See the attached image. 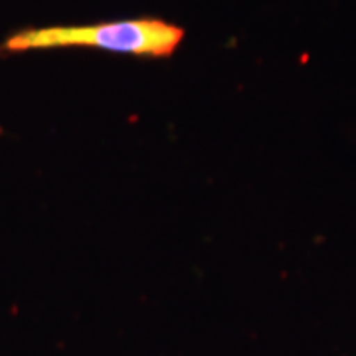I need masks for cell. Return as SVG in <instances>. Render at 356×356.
I'll return each instance as SVG.
<instances>
[{"mask_svg": "<svg viewBox=\"0 0 356 356\" xmlns=\"http://www.w3.org/2000/svg\"><path fill=\"white\" fill-rule=\"evenodd\" d=\"M182 40L184 30L180 26L161 18H129L97 24L24 28L0 44V54L91 48L140 58H168Z\"/></svg>", "mask_w": 356, "mask_h": 356, "instance_id": "1", "label": "cell"}, {"mask_svg": "<svg viewBox=\"0 0 356 356\" xmlns=\"http://www.w3.org/2000/svg\"><path fill=\"white\" fill-rule=\"evenodd\" d=\"M0 133H2V131H0Z\"/></svg>", "mask_w": 356, "mask_h": 356, "instance_id": "2", "label": "cell"}]
</instances>
